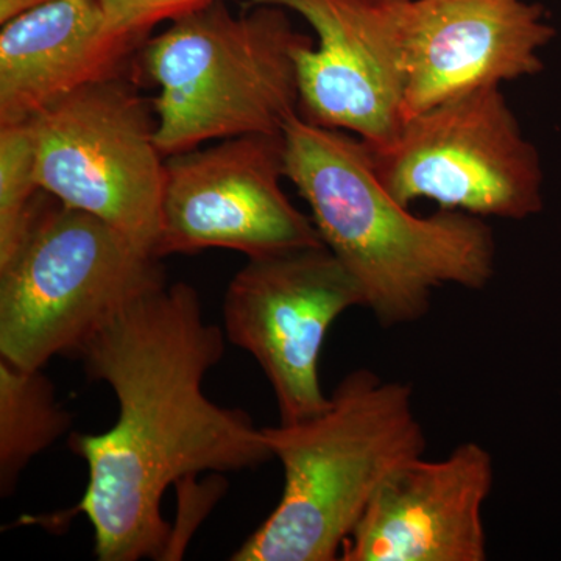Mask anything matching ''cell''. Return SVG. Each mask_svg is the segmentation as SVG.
Masks as SVG:
<instances>
[{"label": "cell", "instance_id": "1", "mask_svg": "<svg viewBox=\"0 0 561 561\" xmlns=\"http://www.w3.org/2000/svg\"><path fill=\"white\" fill-rule=\"evenodd\" d=\"M224 353V332L203 319L197 290L165 283L121 309L73 354L119 405L111 430L69 437L90 479L68 515L90 519L98 560L172 559L173 531L161 513L169 486L273 459L249 413L203 393L206 373Z\"/></svg>", "mask_w": 561, "mask_h": 561}, {"label": "cell", "instance_id": "2", "mask_svg": "<svg viewBox=\"0 0 561 561\" xmlns=\"http://www.w3.org/2000/svg\"><path fill=\"white\" fill-rule=\"evenodd\" d=\"M284 158L321 242L357 280L382 328L424 319L443 286L482 290L493 279L490 225L460 210L411 213L382 186L370 149L356 136L297 114L284 130Z\"/></svg>", "mask_w": 561, "mask_h": 561}, {"label": "cell", "instance_id": "3", "mask_svg": "<svg viewBox=\"0 0 561 561\" xmlns=\"http://www.w3.org/2000/svg\"><path fill=\"white\" fill-rule=\"evenodd\" d=\"M262 432L283 465V494L232 561L341 559L379 486L426 451L412 387L368 368L346 375L323 412Z\"/></svg>", "mask_w": 561, "mask_h": 561}, {"label": "cell", "instance_id": "4", "mask_svg": "<svg viewBox=\"0 0 561 561\" xmlns=\"http://www.w3.org/2000/svg\"><path fill=\"white\" fill-rule=\"evenodd\" d=\"M268 3L232 13L221 0L181 14L147 43L157 84V144L164 157L209 140L283 135L300 114L297 54L311 38Z\"/></svg>", "mask_w": 561, "mask_h": 561}, {"label": "cell", "instance_id": "5", "mask_svg": "<svg viewBox=\"0 0 561 561\" xmlns=\"http://www.w3.org/2000/svg\"><path fill=\"white\" fill-rule=\"evenodd\" d=\"M158 261L99 217L43 203L0 264V359L43 370L73 356L121 309L164 286Z\"/></svg>", "mask_w": 561, "mask_h": 561}, {"label": "cell", "instance_id": "6", "mask_svg": "<svg viewBox=\"0 0 561 561\" xmlns=\"http://www.w3.org/2000/svg\"><path fill=\"white\" fill-rule=\"evenodd\" d=\"M27 125L43 191L158 257L165 161L157 121L135 90L121 77L88 84Z\"/></svg>", "mask_w": 561, "mask_h": 561}, {"label": "cell", "instance_id": "7", "mask_svg": "<svg viewBox=\"0 0 561 561\" xmlns=\"http://www.w3.org/2000/svg\"><path fill=\"white\" fill-rule=\"evenodd\" d=\"M370 153L382 186L405 206L432 201L440 209L507 220L542 208L538 151L501 87L413 114L389 146Z\"/></svg>", "mask_w": 561, "mask_h": 561}, {"label": "cell", "instance_id": "8", "mask_svg": "<svg viewBox=\"0 0 561 561\" xmlns=\"http://www.w3.org/2000/svg\"><path fill=\"white\" fill-rule=\"evenodd\" d=\"M365 308L359 284L324 245L249 260L228 284L225 334L260 364L279 423H297L330 404L320 357L334 321Z\"/></svg>", "mask_w": 561, "mask_h": 561}, {"label": "cell", "instance_id": "9", "mask_svg": "<svg viewBox=\"0 0 561 561\" xmlns=\"http://www.w3.org/2000/svg\"><path fill=\"white\" fill-rule=\"evenodd\" d=\"M283 135L220 140L165 161L157 256L227 249L249 260L324 245L283 190Z\"/></svg>", "mask_w": 561, "mask_h": 561}, {"label": "cell", "instance_id": "10", "mask_svg": "<svg viewBox=\"0 0 561 561\" xmlns=\"http://www.w3.org/2000/svg\"><path fill=\"white\" fill-rule=\"evenodd\" d=\"M298 14L317 43L297 54L300 116L350 133L370 149L405 122L408 0H253Z\"/></svg>", "mask_w": 561, "mask_h": 561}, {"label": "cell", "instance_id": "11", "mask_svg": "<svg viewBox=\"0 0 561 561\" xmlns=\"http://www.w3.org/2000/svg\"><path fill=\"white\" fill-rule=\"evenodd\" d=\"M491 454L465 442L445 459L409 460L379 486L342 546L343 561H485Z\"/></svg>", "mask_w": 561, "mask_h": 561}, {"label": "cell", "instance_id": "12", "mask_svg": "<svg viewBox=\"0 0 561 561\" xmlns=\"http://www.w3.org/2000/svg\"><path fill=\"white\" fill-rule=\"evenodd\" d=\"M556 35L527 0H408L405 119L481 88L534 76Z\"/></svg>", "mask_w": 561, "mask_h": 561}, {"label": "cell", "instance_id": "13", "mask_svg": "<svg viewBox=\"0 0 561 561\" xmlns=\"http://www.w3.org/2000/svg\"><path fill=\"white\" fill-rule=\"evenodd\" d=\"M140 39L113 28L102 0H47L3 22L0 125L24 124L88 84L119 77Z\"/></svg>", "mask_w": 561, "mask_h": 561}, {"label": "cell", "instance_id": "14", "mask_svg": "<svg viewBox=\"0 0 561 561\" xmlns=\"http://www.w3.org/2000/svg\"><path fill=\"white\" fill-rule=\"evenodd\" d=\"M72 419L43 370L0 359V493L10 496L33 457L68 434Z\"/></svg>", "mask_w": 561, "mask_h": 561}, {"label": "cell", "instance_id": "15", "mask_svg": "<svg viewBox=\"0 0 561 561\" xmlns=\"http://www.w3.org/2000/svg\"><path fill=\"white\" fill-rule=\"evenodd\" d=\"M44 194L27 122L0 125V264L24 241Z\"/></svg>", "mask_w": 561, "mask_h": 561}, {"label": "cell", "instance_id": "16", "mask_svg": "<svg viewBox=\"0 0 561 561\" xmlns=\"http://www.w3.org/2000/svg\"><path fill=\"white\" fill-rule=\"evenodd\" d=\"M213 2L217 0H102L113 28L139 38L161 22L175 20Z\"/></svg>", "mask_w": 561, "mask_h": 561}, {"label": "cell", "instance_id": "17", "mask_svg": "<svg viewBox=\"0 0 561 561\" xmlns=\"http://www.w3.org/2000/svg\"><path fill=\"white\" fill-rule=\"evenodd\" d=\"M44 2L47 0H0V24Z\"/></svg>", "mask_w": 561, "mask_h": 561}]
</instances>
